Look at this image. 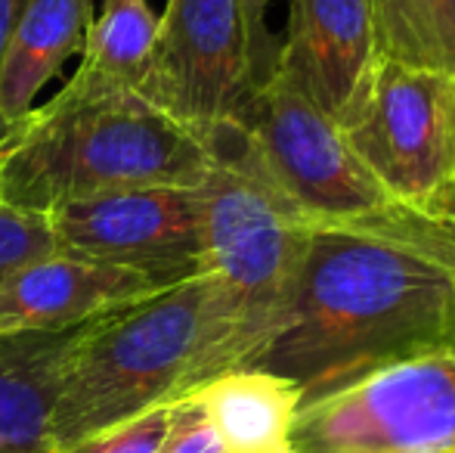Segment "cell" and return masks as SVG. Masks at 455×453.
Masks as SVG:
<instances>
[{
    "label": "cell",
    "mask_w": 455,
    "mask_h": 453,
    "mask_svg": "<svg viewBox=\"0 0 455 453\" xmlns=\"http://www.w3.org/2000/svg\"><path fill=\"white\" fill-rule=\"evenodd\" d=\"M56 248L53 230L44 214L12 206L0 190V277Z\"/></svg>",
    "instance_id": "cell-17"
},
{
    "label": "cell",
    "mask_w": 455,
    "mask_h": 453,
    "mask_svg": "<svg viewBox=\"0 0 455 453\" xmlns=\"http://www.w3.org/2000/svg\"><path fill=\"white\" fill-rule=\"evenodd\" d=\"M81 327L0 336V448L4 453H53L50 425H53L62 363Z\"/></svg>",
    "instance_id": "cell-12"
},
{
    "label": "cell",
    "mask_w": 455,
    "mask_h": 453,
    "mask_svg": "<svg viewBox=\"0 0 455 453\" xmlns=\"http://www.w3.org/2000/svg\"><path fill=\"white\" fill-rule=\"evenodd\" d=\"M158 453H229L223 438L211 425L204 407L196 394H183L171 404L168 425H164L162 450Z\"/></svg>",
    "instance_id": "cell-19"
},
{
    "label": "cell",
    "mask_w": 455,
    "mask_h": 453,
    "mask_svg": "<svg viewBox=\"0 0 455 453\" xmlns=\"http://www.w3.org/2000/svg\"><path fill=\"white\" fill-rule=\"evenodd\" d=\"M371 4H375L384 56L415 66H437L427 0H371Z\"/></svg>",
    "instance_id": "cell-16"
},
{
    "label": "cell",
    "mask_w": 455,
    "mask_h": 453,
    "mask_svg": "<svg viewBox=\"0 0 455 453\" xmlns=\"http://www.w3.org/2000/svg\"><path fill=\"white\" fill-rule=\"evenodd\" d=\"M158 16L149 0H102V10L93 12L91 28L81 50V69L140 87L149 66L152 44H156Z\"/></svg>",
    "instance_id": "cell-15"
},
{
    "label": "cell",
    "mask_w": 455,
    "mask_h": 453,
    "mask_svg": "<svg viewBox=\"0 0 455 453\" xmlns=\"http://www.w3.org/2000/svg\"><path fill=\"white\" fill-rule=\"evenodd\" d=\"M162 289L140 273L53 248L0 277V336L81 327Z\"/></svg>",
    "instance_id": "cell-11"
},
{
    "label": "cell",
    "mask_w": 455,
    "mask_h": 453,
    "mask_svg": "<svg viewBox=\"0 0 455 453\" xmlns=\"http://www.w3.org/2000/svg\"><path fill=\"white\" fill-rule=\"evenodd\" d=\"M211 150L214 165L198 187L204 273L227 295L254 367L285 317L316 227L273 187L239 127L220 133Z\"/></svg>",
    "instance_id": "cell-4"
},
{
    "label": "cell",
    "mask_w": 455,
    "mask_h": 453,
    "mask_svg": "<svg viewBox=\"0 0 455 453\" xmlns=\"http://www.w3.org/2000/svg\"><path fill=\"white\" fill-rule=\"evenodd\" d=\"M344 133L406 212L455 227V72L381 56Z\"/></svg>",
    "instance_id": "cell-6"
},
{
    "label": "cell",
    "mask_w": 455,
    "mask_h": 453,
    "mask_svg": "<svg viewBox=\"0 0 455 453\" xmlns=\"http://www.w3.org/2000/svg\"><path fill=\"white\" fill-rule=\"evenodd\" d=\"M0 453H4V448H0Z\"/></svg>",
    "instance_id": "cell-23"
},
{
    "label": "cell",
    "mask_w": 455,
    "mask_h": 453,
    "mask_svg": "<svg viewBox=\"0 0 455 453\" xmlns=\"http://www.w3.org/2000/svg\"><path fill=\"white\" fill-rule=\"evenodd\" d=\"M245 19L248 44H251V56L258 62V72L264 75V81L275 72V62H279V37L267 25V12H270V0H235Z\"/></svg>",
    "instance_id": "cell-20"
},
{
    "label": "cell",
    "mask_w": 455,
    "mask_h": 453,
    "mask_svg": "<svg viewBox=\"0 0 455 453\" xmlns=\"http://www.w3.org/2000/svg\"><path fill=\"white\" fill-rule=\"evenodd\" d=\"M437 66L455 72V0H427Z\"/></svg>",
    "instance_id": "cell-21"
},
{
    "label": "cell",
    "mask_w": 455,
    "mask_h": 453,
    "mask_svg": "<svg viewBox=\"0 0 455 453\" xmlns=\"http://www.w3.org/2000/svg\"><path fill=\"white\" fill-rule=\"evenodd\" d=\"M229 453H294L300 388L264 367H233L189 392Z\"/></svg>",
    "instance_id": "cell-14"
},
{
    "label": "cell",
    "mask_w": 455,
    "mask_h": 453,
    "mask_svg": "<svg viewBox=\"0 0 455 453\" xmlns=\"http://www.w3.org/2000/svg\"><path fill=\"white\" fill-rule=\"evenodd\" d=\"M294 453H455V344L304 404Z\"/></svg>",
    "instance_id": "cell-7"
},
{
    "label": "cell",
    "mask_w": 455,
    "mask_h": 453,
    "mask_svg": "<svg viewBox=\"0 0 455 453\" xmlns=\"http://www.w3.org/2000/svg\"><path fill=\"white\" fill-rule=\"evenodd\" d=\"M248 344L220 286L198 273L84 323L68 344L53 407V453L248 367Z\"/></svg>",
    "instance_id": "cell-2"
},
{
    "label": "cell",
    "mask_w": 455,
    "mask_h": 453,
    "mask_svg": "<svg viewBox=\"0 0 455 453\" xmlns=\"http://www.w3.org/2000/svg\"><path fill=\"white\" fill-rule=\"evenodd\" d=\"M239 131L273 187L313 227H437L406 212L365 168L344 127L313 106L279 69L258 87Z\"/></svg>",
    "instance_id": "cell-5"
},
{
    "label": "cell",
    "mask_w": 455,
    "mask_h": 453,
    "mask_svg": "<svg viewBox=\"0 0 455 453\" xmlns=\"http://www.w3.org/2000/svg\"><path fill=\"white\" fill-rule=\"evenodd\" d=\"M56 248L177 286L204 273L198 187H131L47 214Z\"/></svg>",
    "instance_id": "cell-9"
},
{
    "label": "cell",
    "mask_w": 455,
    "mask_h": 453,
    "mask_svg": "<svg viewBox=\"0 0 455 453\" xmlns=\"http://www.w3.org/2000/svg\"><path fill=\"white\" fill-rule=\"evenodd\" d=\"M381 56L371 0H291L275 69L347 127L369 97Z\"/></svg>",
    "instance_id": "cell-10"
},
{
    "label": "cell",
    "mask_w": 455,
    "mask_h": 453,
    "mask_svg": "<svg viewBox=\"0 0 455 453\" xmlns=\"http://www.w3.org/2000/svg\"><path fill=\"white\" fill-rule=\"evenodd\" d=\"M22 4L25 0H0V66H4L12 25H16V16H19V10H22ZM4 133H6V125H4V115H0V137H4Z\"/></svg>",
    "instance_id": "cell-22"
},
{
    "label": "cell",
    "mask_w": 455,
    "mask_h": 453,
    "mask_svg": "<svg viewBox=\"0 0 455 453\" xmlns=\"http://www.w3.org/2000/svg\"><path fill=\"white\" fill-rule=\"evenodd\" d=\"M171 404H174V400H171ZM171 404L152 407V410L140 413V417L127 419V423L102 429V432H96V435H87L56 453H158L162 450Z\"/></svg>",
    "instance_id": "cell-18"
},
{
    "label": "cell",
    "mask_w": 455,
    "mask_h": 453,
    "mask_svg": "<svg viewBox=\"0 0 455 453\" xmlns=\"http://www.w3.org/2000/svg\"><path fill=\"white\" fill-rule=\"evenodd\" d=\"M93 0H25L0 66V115L10 131L37 106L41 91L84 50Z\"/></svg>",
    "instance_id": "cell-13"
},
{
    "label": "cell",
    "mask_w": 455,
    "mask_h": 453,
    "mask_svg": "<svg viewBox=\"0 0 455 453\" xmlns=\"http://www.w3.org/2000/svg\"><path fill=\"white\" fill-rule=\"evenodd\" d=\"M264 85L235 0H164L137 91L208 146L239 127Z\"/></svg>",
    "instance_id": "cell-8"
},
{
    "label": "cell",
    "mask_w": 455,
    "mask_h": 453,
    "mask_svg": "<svg viewBox=\"0 0 455 453\" xmlns=\"http://www.w3.org/2000/svg\"><path fill=\"white\" fill-rule=\"evenodd\" d=\"M455 344V227H316L279 329L254 360L300 407Z\"/></svg>",
    "instance_id": "cell-1"
},
{
    "label": "cell",
    "mask_w": 455,
    "mask_h": 453,
    "mask_svg": "<svg viewBox=\"0 0 455 453\" xmlns=\"http://www.w3.org/2000/svg\"><path fill=\"white\" fill-rule=\"evenodd\" d=\"M214 150L137 87L81 69L0 137V190L47 218L68 202L131 187H202Z\"/></svg>",
    "instance_id": "cell-3"
}]
</instances>
